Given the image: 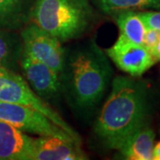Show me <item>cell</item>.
<instances>
[{
	"label": "cell",
	"mask_w": 160,
	"mask_h": 160,
	"mask_svg": "<svg viewBox=\"0 0 160 160\" xmlns=\"http://www.w3.org/2000/svg\"><path fill=\"white\" fill-rule=\"evenodd\" d=\"M20 67L25 80L43 100L52 99L62 89L61 76L51 67L35 59L23 50Z\"/></svg>",
	"instance_id": "cell-7"
},
{
	"label": "cell",
	"mask_w": 160,
	"mask_h": 160,
	"mask_svg": "<svg viewBox=\"0 0 160 160\" xmlns=\"http://www.w3.org/2000/svg\"><path fill=\"white\" fill-rule=\"evenodd\" d=\"M111 74L109 59L94 42L89 41L64 53L62 88L75 107L92 109L102 98Z\"/></svg>",
	"instance_id": "cell-2"
},
{
	"label": "cell",
	"mask_w": 160,
	"mask_h": 160,
	"mask_svg": "<svg viewBox=\"0 0 160 160\" xmlns=\"http://www.w3.org/2000/svg\"><path fill=\"white\" fill-rule=\"evenodd\" d=\"M21 37L24 51L61 75L65 52L60 40L33 22L23 28Z\"/></svg>",
	"instance_id": "cell-6"
},
{
	"label": "cell",
	"mask_w": 160,
	"mask_h": 160,
	"mask_svg": "<svg viewBox=\"0 0 160 160\" xmlns=\"http://www.w3.org/2000/svg\"><path fill=\"white\" fill-rule=\"evenodd\" d=\"M31 21L61 42L81 37L92 22L86 0H37Z\"/></svg>",
	"instance_id": "cell-3"
},
{
	"label": "cell",
	"mask_w": 160,
	"mask_h": 160,
	"mask_svg": "<svg viewBox=\"0 0 160 160\" xmlns=\"http://www.w3.org/2000/svg\"><path fill=\"white\" fill-rule=\"evenodd\" d=\"M107 53L121 70L132 77H139L151 68L157 61L144 46L135 45L118 38Z\"/></svg>",
	"instance_id": "cell-8"
},
{
	"label": "cell",
	"mask_w": 160,
	"mask_h": 160,
	"mask_svg": "<svg viewBox=\"0 0 160 160\" xmlns=\"http://www.w3.org/2000/svg\"><path fill=\"white\" fill-rule=\"evenodd\" d=\"M32 8L29 0H0V28L23 29L31 20Z\"/></svg>",
	"instance_id": "cell-12"
},
{
	"label": "cell",
	"mask_w": 160,
	"mask_h": 160,
	"mask_svg": "<svg viewBox=\"0 0 160 160\" xmlns=\"http://www.w3.org/2000/svg\"><path fill=\"white\" fill-rule=\"evenodd\" d=\"M0 101L16 103L38 110L80 142L78 134L45 100L38 96L27 81L10 69L0 68Z\"/></svg>",
	"instance_id": "cell-4"
},
{
	"label": "cell",
	"mask_w": 160,
	"mask_h": 160,
	"mask_svg": "<svg viewBox=\"0 0 160 160\" xmlns=\"http://www.w3.org/2000/svg\"><path fill=\"white\" fill-rule=\"evenodd\" d=\"M142 20L146 28L155 29L160 31V12H143L138 13Z\"/></svg>",
	"instance_id": "cell-16"
},
{
	"label": "cell",
	"mask_w": 160,
	"mask_h": 160,
	"mask_svg": "<svg viewBox=\"0 0 160 160\" xmlns=\"http://www.w3.org/2000/svg\"><path fill=\"white\" fill-rule=\"evenodd\" d=\"M153 159L160 160V142L156 146H154V149H153Z\"/></svg>",
	"instance_id": "cell-19"
},
{
	"label": "cell",
	"mask_w": 160,
	"mask_h": 160,
	"mask_svg": "<svg viewBox=\"0 0 160 160\" xmlns=\"http://www.w3.org/2000/svg\"><path fill=\"white\" fill-rule=\"evenodd\" d=\"M159 39L160 31L155 29L147 28L145 35H144V38H143V46L150 51L156 46V44L159 41Z\"/></svg>",
	"instance_id": "cell-17"
},
{
	"label": "cell",
	"mask_w": 160,
	"mask_h": 160,
	"mask_svg": "<svg viewBox=\"0 0 160 160\" xmlns=\"http://www.w3.org/2000/svg\"><path fill=\"white\" fill-rule=\"evenodd\" d=\"M147 91L142 82L118 76L98 117L94 132L109 149H119L126 140L145 125Z\"/></svg>",
	"instance_id": "cell-1"
},
{
	"label": "cell",
	"mask_w": 160,
	"mask_h": 160,
	"mask_svg": "<svg viewBox=\"0 0 160 160\" xmlns=\"http://www.w3.org/2000/svg\"><path fill=\"white\" fill-rule=\"evenodd\" d=\"M102 10L107 13H119L134 8L160 7V0H99Z\"/></svg>",
	"instance_id": "cell-15"
},
{
	"label": "cell",
	"mask_w": 160,
	"mask_h": 160,
	"mask_svg": "<svg viewBox=\"0 0 160 160\" xmlns=\"http://www.w3.org/2000/svg\"><path fill=\"white\" fill-rule=\"evenodd\" d=\"M117 23L119 28V38L135 45L143 46L146 26L139 14L132 10L121 12L118 14Z\"/></svg>",
	"instance_id": "cell-14"
},
{
	"label": "cell",
	"mask_w": 160,
	"mask_h": 160,
	"mask_svg": "<svg viewBox=\"0 0 160 160\" xmlns=\"http://www.w3.org/2000/svg\"><path fill=\"white\" fill-rule=\"evenodd\" d=\"M33 137L0 120V160H32Z\"/></svg>",
	"instance_id": "cell-10"
},
{
	"label": "cell",
	"mask_w": 160,
	"mask_h": 160,
	"mask_svg": "<svg viewBox=\"0 0 160 160\" xmlns=\"http://www.w3.org/2000/svg\"><path fill=\"white\" fill-rule=\"evenodd\" d=\"M22 52V37L12 30L0 28V68L14 71L20 66Z\"/></svg>",
	"instance_id": "cell-13"
},
{
	"label": "cell",
	"mask_w": 160,
	"mask_h": 160,
	"mask_svg": "<svg viewBox=\"0 0 160 160\" xmlns=\"http://www.w3.org/2000/svg\"><path fill=\"white\" fill-rule=\"evenodd\" d=\"M80 142L71 138L39 136L33 138L32 160H85Z\"/></svg>",
	"instance_id": "cell-9"
},
{
	"label": "cell",
	"mask_w": 160,
	"mask_h": 160,
	"mask_svg": "<svg viewBox=\"0 0 160 160\" xmlns=\"http://www.w3.org/2000/svg\"><path fill=\"white\" fill-rule=\"evenodd\" d=\"M0 120L23 132L39 136H61L74 139L44 114L32 108L16 103L0 101Z\"/></svg>",
	"instance_id": "cell-5"
},
{
	"label": "cell",
	"mask_w": 160,
	"mask_h": 160,
	"mask_svg": "<svg viewBox=\"0 0 160 160\" xmlns=\"http://www.w3.org/2000/svg\"><path fill=\"white\" fill-rule=\"evenodd\" d=\"M154 141L155 132L145 124L134 132L118 150L126 159L151 160Z\"/></svg>",
	"instance_id": "cell-11"
},
{
	"label": "cell",
	"mask_w": 160,
	"mask_h": 160,
	"mask_svg": "<svg viewBox=\"0 0 160 160\" xmlns=\"http://www.w3.org/2000/svg\"><path fill=\"white\" fill-rule=\"evenodd\" d=\"M150 52L152 54V56L155 58V60L158 62V61H160V39L159 41L156 44V46L150 50Z\"/></svg>",
	"instance_id": "cell-18"
}]
</instances>
